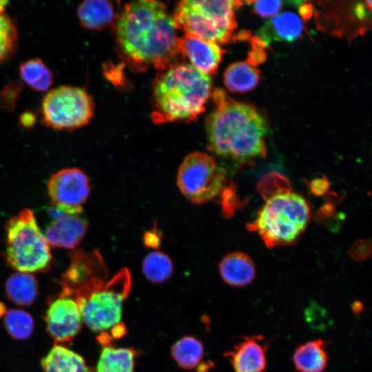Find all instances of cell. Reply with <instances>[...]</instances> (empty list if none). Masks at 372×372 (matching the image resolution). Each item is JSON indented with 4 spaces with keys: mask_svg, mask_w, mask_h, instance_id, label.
<instances>
[{
    "mask_svg": "<svg viewBox=\"0 0 372 372\" xmlns=\"http://www.w3.org/2000/svg\"><path fill=\"white\" fill-rule=\"evenodd\" d=\"M136 351L131 348L104 346L96 367L97 372H134Z\"/></svg>",
    "mask_w": 372,
    "mask_h": 372,
    "instance_id": "7402d4cb",
    "label": "cell"
},
{
    "mask_svg": "<svg viewBox=\"0 0 372 372\" xmlns=\"http://www.w3.org/2000/svg\"><path fill=\"white\" fill-rule=\"evenodd\" d=\"M43 372H88L84 359L62 344H56L43 358Z\"/></svg>",
    "mask_w": 372,
    "mask_h": 372,
    "instance_id": "ac0fdd59",
    "label": "cell"
},
{
    "mask_svg": "<svg viewBox=\"0 0 372 372\" xmlns=\"http://www.w3.org/2000/svg\"><path fill=\"white\" fill-rule=\"evenodd\" d=\"M177 45L180 55L187 57L194 68L209 76L216 72L224 53L218 44L185 33L177 38Z\"/></svg>",
    "mask_w": 372,
    "mask_h": 372,
    "instance_id": "7c38bea8",
    "label": "cell"
},
{
    "mask_svg": "<svg viewBox=\"0 0 372 372\" xmlns=\"http://www.w3.org/2000/svg\"><path fill=\"white\" fill-rule=\"evenodd\" d=\"M211 96L215 108L206 120L209 150L238 165L265 157L268 126L264 116L252 105L234 100L220 88L215 89Z\"/></svg>",
    "mask_w": 372,
    "mask_h": 372,
    "instance_id": "7a4b0ae2",
    "label": "cell"
},
{
    "mask_svg": "<svg viewBox=\"0 0 372 372\" xmlns=\"http://www.w3.org/2000/svg\"><path fill=\"white\" fill-rule=\"evenodd\" d=\"M226 180L225 169L211 156L200 152L188 154L177 173L181 193L192 203L203 204L215 198Z\"/></svg>",
    "mask_w": 372,
    "mask_h": 372,
    "instance_id": "9c48e42d",
    "label": "cell"
},
{
    "mask_svg": "<svg viewBox=\"0 0 372 372\" xmlns=\"http://www.w3.org/2000/svg\"><path fill=\"white\" fill-rule=\"evenodd\" d=\"M326 342L316 339L297 347L292 361L298 372H324L327 367Z\"/></svg>",
    "mask_w": 372,
    "mask_h": 372,
    "instance_id": "e0dca14e",
    "label": "cell"
},
{
    "mask_svg": "<svg viewBox=\"0 0 372 372\" xmlns=\"http://www.w3.org/2000/svg\"><path fill=\"white\" fill-rule=\"evenodd\" d=\"M304 3V1H302L300 5H299V10H300V15L304 18V19H308L310 17V16L311 15V13H312V8H311V6L310 4H303Z\"/></svg>",
    "mask_w": 372,
    "mask_h": 372,
    "instance_id": "d6a6232c",
    "label": "cell"
},
{
    "mask_svg": "<svg viewBox=\"0 0 372 372\" xmlns=\"http://www.w3.org/2000/svg\"><path fill=\"white\" fill-rule=\"evenodd\" d=\"M6 234L5 257L12 268L29 273L49 269L52 260L50 246L32 210L22 209L10 218L6 225Z\"/></svg>",
    "mask_w": 372,
    "mask_h": 372,
    "instance_id": "52a82bcc",
    "label": "cell"
},
{
    "mask_svg": "<svg viewBox=\"0 0 372 372\" xmlns=\"http://www.w3.org/2000/svg\"><path fill=\"white\" fill-rule=\"evenodd\" d=\"M219 273L227 285L242 287L254 280L256 267L249 256L241 252H233L222 259L219 264Z\"/></svg>",
    "mask_w": 372,
    "mask_h": 372,
    "instance_id": "2e32d148",
    "label": "cell"
},
{
    "mask_svg": "<svg viewBox=\"0 0 372 372\" xmlns=\"http://www.w3.org/2000/svg\"><path fill=\"white\" fill-rule=\"evenodd\" d=\"M371 251V242L366 240H360L352 245L350 255L355 260H363L370 256Z\"/></svg>",
    "mask_w": 372,
    "mask_h": 372,
    "instance_id": "f546056e",
    "label": "cell"
},
{
    "mask_svg": "<svg viewBox=\"0 0 372 372\" xmlns=\"http://www.w3.org/2000/svg\"><path fill=\"white\" fill-rule=\"evenodd\" d=\"M103 278V273L92 276L68 292L79 305L83 322L99 333V342L107 346L125 332L121 323L122 307L132 280L127 268L120 270L107 282Z\"/></svg>",
    "mask_w": 372,
    "mask_h": 372,
    "instance_id": "277c9868",
    "label": "cell"
},
{
    "mask_svg": "<svg viewBox=\"0 0 372 372\" xmlns=\"http://www.w3.org/2000/svg\"><path fill=\"white\" fill-rule=\"evenodd\" d=\"M21 90L18 83H11L4 87L0 92V107L7 111L13 110Z\"/></svg>",
    "mask_w": 372,
    "mask_h": 372,
    "instance_id": "f1b7e54d",
    "label": "cell"
},
{
    "mask_svg": "<svg viewBox=\"0 0 372 372\" xmlns=\"http://www.w3.org/2000/svg\"><path fill=\"white\" fill-rule=\"evenodd\" d=\"M211 90L210 76L189 64L167 68L154 82L152 121L159 125L196 120L205 110Z\"/></svg>",
    "mask_w": 372,
    "mask_h": 372,
    "instance_id": "3957f363",
    "label": "cell"
},
{
    "mask_svg": "<svg viewBox=\"0 0 372 372\" xmlns=\"http://www.w3.org/2000/svg\"><path fill=\"white\" fill-rule=\"evenodd\" d=\"M41 113L45 126L56 130H72L90 122L94 114V101L84 88L61 85L44 96Z\"/></svg>",
    "mask_w": 372,
    "mask_h": 372,
    "instance_id": "ba28073f",
    "label": "cell"
},
{
    "mask_svg": "<svg viewBox=\"0 0 372 372\" xmlns=\"http://www.w3.org/2000/svg\"><path fill=\"white\" fill-rule=\"evenodd\" d=\"M87 230V223L79 215L62 214L48 226L43 234L50 246L74 249L83 239Z\"/></svg>",
    "mask_w": 372,
    "mask_h": 372,
    "instance_id": "5bb4252c",
    "label": "cell"
},
{
    "mask_svg": "<svg viewBox=\"0 0 372 372\" xmlns=\"http://www.w3.org/2000/svg\"><path fill=\"white\" fill-rule=\"evenodd\" d=\"M204 353L202 343L192 336H185L178 340L172 348V355L178 364L185 369L195 368Z\"/></svg>",
    "mask_w": 372,
    "mask_h": 372,
    "instance_id": "cb8c5ba5",
    "label": "cell"
},
{
    "mask_svg": "<svg viewBox=\"0 0 372 372\" xmlns=\"http://www.w3.org/2000/svg\"><path fill=\"white\" fill-rule=\"evenodd\" d=\"M260 72L247 62H235L225 71L224 84L234 92L245 93L254 90L259 83Z\"/></svg>",
    "mask_w": 372,
    "mask_h": 372,
    "instance_id": "44dd1931",
    "label": "cell"
},
{
    "mask_svg": "<svg viewBox=\"0 0 372 372\" xmlns=\"http://www.w3.org/2000/svg\"><path fill=\"white\" fill-rule=\"evenodd\" d=\"M21 79L30 88L45 92L53 83V74L40 59L34 58L22 63L19 66Z\"/></svg>",
    "mask_w": 372,
    "mask_h": 372,
    "instance_id": "603a6c76",
    "label": "cell"
},
{
    "mask_svg": "<svg viewBox=\"0 0 372 372\" xmlns=\"http://www.w3.org/2000/svg\"><path fill=\"white\" fill-rule=\"evenodd\" d=\"M3 324L9 335L15 340L28 338L34 329L32 316L19 309L8 310L4 316Z\"/></svg>",
    "mask_w": 372,
    "mask_h": 372,
    "instance_id": "484cf974",
    "label": "cell"
},
{
    "mask_svg": "<svg viewBox=\"0 0 372 372\" xmlns=\"http://www.w3.org/2000/svg\"><path fill=\"white\" fill-rule=\"evenodd\" d=\"M6 3V1H0V63L13 54L18 38L15 22L5 13Z\"/></svg>",
    "mask_w": 372,
    "mask_h": 372,
    "instance_id": "4316f807",
    "label": "cell"
},
{
    "mask_svg": "<svg viewBox=\"0 0 372 372\" xmlns=\"http://www.w3.org/2000/svg\"><path fill=\"white\" fill-rule=\"evenodd\" d=\"M77 16L83 27L90 30H101L109 25L115 16L113 5L104 0H88L81 3Z\"/></svg>",
    "mask_w": 372,
    "mask_h": 372,
    "instance_id": "d6986e66",
    "label": "cell"
},
{
    "mask_svg": "<svg viewBox=\"0 0 372 372\" xmlns=\"http://www.w3.org/2000/svg\"><path fill=\"white\" fill-rule=\"evenodd\" d=\"M251 4L254 12L261 17H270L277 14L283 6L282 1H247Z\"/></svg>",
    "mask_w": 372,
    "mask_h": 372,
    "instance_id": "83f0119b",
    "label": "cell"
},
{
    "mask_svg": "<svg viewBox=\"0 0 372 372\" xmlns=\"http://www.w3.org/2000/svg\"><path fill=\"white\" fill-rule=\"evenodd\" d=\"M7 311L8 310L6 309L5 304L2 302H0V318L4 317Z\"/></svg>",
    "mask_w": 372,
    "mask_h": 372,
    "instance_id": "836d02e7",
    "label": "cell"
},
{
    "mask_svg": "<svg viewBox=\"0 0 372 372\" xmlns=\"http://www.w3.org/2000/svg\"><path fill=\"white\" fill-rule=\"evenodd\" d=\"M309 207L300 195L285 190L268 197L255 220L249 225L268 247L289 244L304 230Z\"/></svg>",
    "mask_w": 372,
    "mask_h": 372,
    "instance_id": "5b68a950",
    "label": "cell"
},
{
    "mask_svg": "<svg viewBox=\"0 0 372 372\" xmlns=\"http://www.w3.org/2000/svg\"><path fill=\"white\" fill-rule=\"evenodd\" d=\"M173 262L171 258L161 251L148 254L142 262V270L146 278L153 283H162L172 276Z\"/></svg>",
    "mask_w": 372,
    "mask_h": 372,
    "instance_id": "d4e9b609",
    "label": "cell"
},
{
    "mask_svg": "<svg viewBox=\"0 0 372 372\" xmlns=\"http://www.w3.org/2000/svg\"><path fill=\"white\" fill-rule=\"evenodd\" d=\"M49 196L56 209L66 215H79L90 193V180L80 169H62L48 180Z\"/></svg>",
    "mask_w": 372,
    "mask_h": 372,
    "instance_id": "30bf717a",
    "label": "cell"
},
{
    "mask_svg": "<svg viewBox=\"0 0 372 372\" xmlns=\"http://www.w3.org/2000/svg\"><path fill=\"white\" fill-rule=\"evenodd\" d=\"M88 372H93L92 370H90Z\"/></svg>",
    "mask_w": 372,
    "mask_h": 372,
    "instance_id": "d590c367",
    "label": "cell"
},
{
    "mask_svg": "<svg viewBox=\"0 0 372 372\" xmlns=\"http://www.w3.org/2000/svg\"><path fill=\"white\" fill-rule=\"evenodd\" d=\"M234 1L184 0L176 6L172 17L175 28L215 43L234 39L236 28Z\"/></svg>",
    "mask_w": 372,
    "mask_h": 372,
    "instance_id": "8992f818",
    "label": "cell"
},
{
    "mask_svg": "<svg viewBox=\"0 0 372 372\" xmlns=\"http://www.w3.org/2000/svg\"><path fill=\"white\" fill-rule=\"evenodd\" d=\"M251 45L253 46V50L249 53L247 63L254 66L261 63L265 60V54L263 48L265 46L256 37L251 39Z\"/></svg>",
    "mask_w": 372,
    "mask_h": 372,
    "instance_id": "4dcf8cb0",
    "label": "cell"
},
{
    "mask_svg": "<svg viewBox=\"0 0 372 372\" xmlns=\"http://www.w3.org/2000/svg\"><path fill=\"white\" fill-rule=\"evenodd\" d=\"M44 320L46 330L56 344L71 342L81 330L83 323L76 299L63 291L48 302Z\"/></svg>",
    "mask_w": 372,
    "mask_h": 372,
    "instance_id": "8fae6325",
    "label": "cell"
},
{
    "mask_svg": "<svg viewBox=\"0 0 372 372\" xmlns=\"http://www.w3.org/2000/svg\"><path fill=\"white\" fill-rule=\"evenodd\" d=\"M262 335L245 336L243 340L226 352L235 372H264L267 367V344Z\"/></svg>",
    "mask_w": 372,
    "mask_h": 372,
    "instance_id": "4fadbf2b",
    "label": "cell"
},
{
    "mask_svg": "<svg viewBox=\"0 0 372 372\" xmlns=\"http://www.w3.org/2000/svg\"><path fill=\"white\" fill-rule=\"evenodd\" d=\"M303 28V23L299 16L291 12H285L264 23L257 31L256 37L265 46L273 41L291 42L301 36Z\"/></svg>",
    "mask_w": 372,
    "mask_h": 372,
    "instance_id": "9a60e30c",
    "label": "cell"
},
{
    "mask_svg": "<svg viewBox=\"0 0 372 372\" xmlns=\"http://www.w3.org/2000/svg\"><path fill=\"white\" fill-rule=\"evenodd\" d=\"M362 309V304L360 302L359 303L356 302L354 304V306H353V309L355 313L358 311L360 312Z\"/></svg>",
    "mask_w": 372,
    "mask_h": 372,
    "instance_id": "e575fe53",
    "label": "cell"
},
{
    "mask_svg": "<svg viewBox=\"0 0 372 372\" xmlns=\"http://www.w3.org/2000/svg\"><path fill=\"white\" fill-rule=\"evenodd\" d=\"M175 27L165 5L152 0L126 4L116 23L118 51L129 67L144 71L149 66L160 70L178 63L180 55Z\"/></svg>",
    "mask_w": 372,
    "mask_h": 372,
    "instance_id": "6da1fadb",
    "label": "cell"
},
{
    "mask_svg": "<svg viewBox=\"0 0 372 372\" xmlns=\"http://www.w3.org/2000/svg\"><path fill=\"white\" fill-rule=\"evenodd\" d=\"M20 121L24 127H30L34 123V115L30 112L25 113L21 116Z\"/></svg>",
    "mask_w": 372,
    "mask_h": 372,
    "instance_id": "1f68e13d",
    "label": "cell"
},
{
    "mask_svg": "<svg viewBox=\"0 0 372 372\" xmlns=\"http://www.w3.org/2000/svg\"><path fill=\"white\" fill-rule=\"evenodd\" d=\"M5 291L9 300L19 306H27L36 300L39 286L32 273L17 271L8 277Z\"/></svg>",
    "mask_w": 372,
    "mask_h": 372,
    "instance_id": "ffe728a7",
    "label": "cell"
}]
</instances>
